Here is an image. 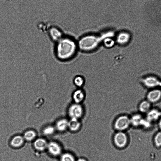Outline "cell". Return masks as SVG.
<instances>
[{"label": "cell", "mask_w": 161, "mask_h": 161, "mask_svg": "<svg viewBox=\"0 0 161 161\" xmlns=\"http://www.w3.org/2000/svg\"><path fill=\"white\" fill-rule=\"evenodd\" d=\"M55 128L52 126H48L45 127L43 130V134L46 135H50L53 134L55 131Z\"/></svg>", "instance_id": "cb8c5ba5"}, {"label": "cell", "mask_w": 161, "mask_h": 161, "mask_svg": "<svg viewBox=\"0 0 161 161\" xmlns=\"http://www.w3.org/2000/svg\"><path fill=\"white\" fill-rule=\"evenodd\" d=\"M130 124L135 127L143 126L147 127L149 125V122L146 119H144L141 115L139 114H135L130 118Z\"/></svg>", "instance_id": "5b68a950"}, {"label": "cell", "mask_w": 161, "mask_h": 161, "mask_svg": "<svg viewBox=\"0 0 161 161\" xmlns=\"http://www.w3.org/2000/svg\"><path fill=\"white\" fill-rule=\"evenodd\" d=\"M48 143L42 138H39L36 140L33 143L34 147L37 150L43 151L47 148Z\"/></svg>", "instance_id": "4fadbf2b"}, {"label": "cell", "mask_w": 161, "mask_h": 161, "mask_svg": "<svg viewBox=\"0 0 161 161\" xmlns=\"http://www.w3.org/2000/svg\"><path fill=\"white\" fill-rule=\"evenodd\" d=\"M47 149L49 153L54 156L59 155L62 152V149L60 145L54 142H51L48 143Z\"/></svg>", "instance_id": "52a82bcc"}, {"label": "cell", "mask_w": 161, "mask_h": 161, "mask_svg": "<svg viewBox=\"0 0 161 161\" xmlns=\"http://www.w3.org/2000/svg\"><path fill=\"white\" fill-rule=\"evenodd\" d=\"M161 117V111L155 108H151L146 113V119L151 123L159 119Z\"/></svg>", "instance_id": "ba28073f"}, {"label": "cell", "mask_w": 161, "mask_h": 161, "mask_svg": "<svg viewBox=\"0 0 161 161\" xmlns=\"http://www.w3.org/2000/svg\"><path fill=\"white\" fill-rule=\"evenodd\" d=\"M161 87V82L160 81L159 85Z\"/></svg>", "instance_id": "4316f807"}, {"label": "cell", "mask_w": 161, "mask_h": 161, "mask_svg": "<svg viewBox=\"0 0 161 161\" xmlns=\"http://www.w3.org/2000/svg\"><path fill=\"white\" fill-rule=\"evenodd\" d=\"M161 98V91L159 89H154L150 91L147 96V100L151 103H155Z\"/></svg>", "instance_id": "8fae6325"}, {"label": "cell", "mask_w": 161, "mask_h": 161, "mask_svg": "<svg viewBox=\"0 0 161 161\" xmlns=\"http://www.w3.org/2000/svg\"><path fill=\"white\" fill-rule=\"evenodd\" d=\"M151 103L147 100L142 101L139 104L138 108L139 111L142 113H147L151 108Z\"/></svg>", "instance_id": "2e32d148"}, {"label": "cell", "mask_w": 161, "mask_h": 161, "mask_svg": "<svg viewBox=\"0 0 161 161\" xmlns=\"http://www.w3.org/2000/svg\"><path fill=\"white\" fill-rule=\"evenodd\" d=\"M130 125V118L127 116L123 115L119 117L115 120L114 126L115 129L122 131L127 129Z\"/></svg>", "instance_id": "3957f363"}, {"label": "cell", "mask_w": 161, "mask_h": 161, "mask_svg": "<svg viewBox=\"0 0 161 161\" xmlns=\"http://www.w3.org/2000/svg\"><path fill=\"white\" fill-rule=\"evenodd\" d=\"M76 161H87V160L83 158H80L78 159L77 160H76Z\"/></svg>", "instance_id": "484cf974"}, {"label": "cell", "mask_w": 161, "mask_h": 161, "mask_svg": "<svg viewBox=\"0 0 161 161\" xmlns=\"http://www.w3.org/2000/svg\"><path fill=\"white\" fill-rule=\"evenodd\" d=\"M73 82L75 85L78 88H81L85 84V80L82 76L78 75L74 78Z\"/></svg>", "instance_id": "ac0fdd59"}, {"label": "cell", "mask_w": 161, "mask_h": 161, "mask_svg": "<svg viewBox=\"0 0 161 161\" xmlns=\"http://www.w3.org/2000/svg\"><path fill=\"white\" fill-rule=\"evenodd\" d=\"M127 135L122 131H119L116 133L114 137V141L115 145L118 147H123L128 142Z\"/></svg>", "instance_id": "8992f818"}, {"label": "cell", "mask_w": 161, "mask_h": 161, "mask_svg": "<svg viewBox=\"0 0 161 161\" xmlns=\"http://www.w3.org/2000/svg\"><path fill=\"white\" fill-rule=\"evenodd\" d=\"M60 161H76L74 156L71 154L65 153L62 154L60 157Z\"/></svg>", "instance_id": "44dd1931"}, {"label": "cell", "mask_w": 161, "mask_h": 161, "mask_svg": "<svg viewBox=\"0 0 161 161\" xmlns=\"http://www.w3.org/2000/svg\"><path fill=\"white\" fill-rule=\"evenodd\" d=\"M78 49L77 42L69 37H62L57 43L55 53L57 58L62 61L69 60L75 55Z\"/></svg>", "instance_id": "6da1fadb"}, {"label": "cell", "mask_w": 161, "mask_h": 161, "mask_svg": "<svg viewBox=\"0 0 161 161\" xmlns=\"http://www.w3.org/2000/svg\"><path fill=\"white\" fill-rule=\"evenodd\" d=\"M50 34L52 39L54 41L58 42L62 38L61 33L58 31H51Z\"/></svg>", "instance_id": "603a6c76"}, {"label": "cell", "mask_w": 161, "mask_h": 161, "mask_svg": "<svg viewBox=\"0 0 161 161\" xmlns=\"http://www.w3.org/2000/svg\"><path fill=\"white\" fill-rule=\"evenodd\" d=\"M102 43L107 48L113 47L116 44L115 40L112 38V37L106 38L103 40Z\"/></svg>", "instance_id": "d6986e66"}, {"label": "cell", "mask_w": 161, "mask_h": 161, "mask_svg": "<svg viewBox=\"0 0 161 161\" xmlns=\"http://www.w3.org/2000/svg\"><path fill=\"white\" fill-rule=\"evenodd\" d=\"M68 114L71 118L78 119L83 114V108L79 103H75L70 106L68 110Z\"/></svg>", "instance_id": "277c9868"}, {"label": "cell", "mask_w": 161, "mask_h": 161, "mask_svg": "<svg viewBox=\"0 0 161 161\" xmlns=\"http://www.w3.org/2000/svg\"><path fill=\"white\" fill-rule=\"evenodd\" d=\"M68 122L69 121L66 119H59L56 122L55 128L59 131H64L68 128Z\"/></svg>", "instance_id": "5bb4252c"}, {"label": "cell", "mask_w": 161, "mask_h": 161, "mask_svg": "<svg viewBox=\"0 0 161 161\" xmlns=\"http://www.w3.org/2000/svg\"><path fill=\"white\" fill-rule=\"evenodd\" d=\"M142 82L146 86L153 88L159 86L160 81L156 77L149 76L142 79Z\"/></svg>", "instance_id": "9c48e42d"}, {"label": "cell", "mask_w": 161, "mask_h": 161, "mask_svg": "<svg viewBox=\"0 0 161 161\" xmlns=\"http://www.w3.org/2000/svg\"><path fill=\"white\" fill-rule=\"evenodd\" d=\"M158 125L159 128L161 130V117L160 118L159 120Z\"/></svg>", "instance_id": "d4e9b609"}, {"label": "cell", "mask_w": 161, "mask_h": 161, "mask_svg": "<svg viewBox=\"0 0 161 161\" xmlns=\"http://www.w3.org/2000/svg\"><path fill=\"white\" fill-rule=\"evenodd\" d=\"M112 35L111 34H108L100 36L89 35L83 37L77 42L78 49L84 52L94 51L98 47L105 38L112 37Z\"/></svg>", "instance_id": "7a4b0ae2"}, {"label": "cell", "mask_w": 161, "mask_h": 161, "mask_svg": "<svg viewBox=\"0 0 161 161\" xmlns=\"http://www.w3.org/2000/svg\"><path fill=\"white\" fill-rule=\"evenodd\" d=\"M24 139L20 135H17L14 137L11 140L10 144L11 146L14 147H18L21 146L24 143Z\"/></svg>", "instance_id": "9a60e30c"}, {"label": "cell", "mask_w": 161, "mask_h": 161, "mask_svg": "<svg viewBox=\"0 0 161 161\" xmlns=\"http://www.w3.org/2000/svg\"><path fill=\"white\" fill-rule=\"evenodd\" d=\"M130 38L129 34L123 32L119 34L116 36L115 40L116 43L120 46H123L127 44Z\"/></svg>", "instance_id": "30bf717a"}, {"label": "cell", "mask_w": 161, "mask_h": 161, "mask_svg": "<svg viewBox=\"0 0 161 161\" xmlns=\"http://www.w3.org/2000/svg\"><path fill=\"white\" fill-rule=\"evenodd\" d=\"M85 93L81 88L75 90L72 94V97L75 103H79L82 102L85 97Z\"/></svg>", "instance_id": "7c38bea8"}, {"label": "cell", "mask_w": 161, "mask_h": 161, "mask_svg": "<svg viewBox=\"0 0 161 161\" xmlns=\"http://www.w3.org/2000/svg\"><path fill=\"white\" fill-rule=\"evenodd\" d=\"M36 136V132L33 130H29L25 132L23 136L24 139L27 141H31L35 138Z\"/></svg>", "instance_id": "ffe728a7"}, {"label": "cell", "mask_w": 161, "mask_h": 161, "mask_svg": "<svg viewBox=\"0 0 161 161\" xmlns=\"http://www.w3.org/2000/svg\"><path fill=\"white\" fill-rule=\"evenodd\" d=\"M154 143L157 147H161V130L157 132L154 137Z\"/></svg>", "instance_id": "7402d4cb"}, {"label": "cell", "mask_w": 161, "mask_h": 161, "mask_svg": "<svg viewBox=\"0 0 161 161\" xmlns=\"http://www.w3.org/2000/svg\"><path fill=\"white\" fill-rule=\"evenodd\" d=\"M80 123L78 119L75 118H71L68 122V127L70 130L73 131L77 130L80 126Z\"/></svg>", "instance_id": "e0dca14e"}]
</instances>
